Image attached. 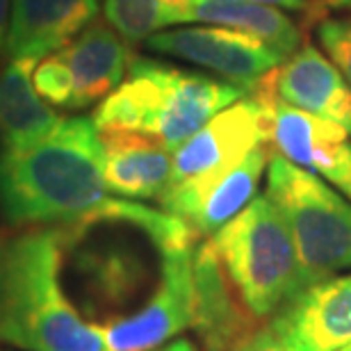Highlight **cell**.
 <instances>
[{
  "instance_id": "12",
  "label": "cell",
  "mask_w": 351,
  "mask_h": 351,
  "mask_svg": "<svg viewBox=\"0 0 351 351\" xmlns=\"http://www.w3.org/2000/svg\"><path fill=\"white\" fill-rule=\"evenodd\" d=\"M194 331L206 351H237L258 328V317L242 301L213 242L194 249Z\"/></svg>"
},
{
  "instance_id": "18",
  "label": "cell",
  "mask_w": 351,
  "mask_h": 351,
  "mask_svg": "<svg viewBox=\"0 0 351 351\" xmlns=\"http://www.w3.org/2000/svg\"><path fill=\"white\" fill-rule=\"evenodd\" d=\"M178 23H210L233 27L269 44L283 58L301 46L304 30L285 10L247 0H194L180 14Z\"/></svg>"
},
{
  "instance_id": "23",
  "label": "cell",
  "mask_w": 351,
  "mask_h": 351,
  "mask_svg": "<svg viewBox=\"0 0 351 351\" xmlns=\"http://www.w3.org/2000/svg\"><path fill=\"white\" fill-rule=\"evenodd\" d=\"M10 16H12V0H0V48L7 39L10 30Z\"/></svg>"
},
{
  "instance_id": "6",
  "label": "cell",
  "mask_w": 351,
  "mask_h": 351,
  "mask_svg": "<svg viewBox=\"0 0 351 351\" xmlns=\"http://www.w3.org/2000/svg\"><path fill=\"white\" fill-rule=\"evenodd\" d=\"M192 258L194 244L160 256V276L149 301L130 317L98 326L108 351H151L194 324Z\"/></svg>"
},
{
  "instance_id": "1",
  "label": "cell",
  "mask_w": 351,
  "mask_h": 351,
  "mask_svg": "<svg viewBox=\"0 0 351 351\" xmlns=\"http://www.w3.org/2000/svg\"><path fill=\"white\" fill-rule=\"evenodd\" d=\"M108 192L101 135L87 117L62 119L51 135L0 153V210L14 226L82 219Z\"/></svg>"
},
{
  "instance_id": "13",
  "label": "cell",
  "mask_w": 351,
  "mask_h": 351,
  "mask_svg": "<svg viewBox=\"0 0 351 351\" xmlns=\"http://www.w3.org/2000/svg\"><path fill=\"white\" fill-rule=\"evenodd\" d=\"M258 87L280 101L340 123L351 132V87L340 69L313 44H301Z\"/></svg>"
},
{
  "instance_id": "14",
  "label": "cell",
  "mask_w": 351,
  "mask_h": 351,
  "mask_svg": "<svg viewBox=\"0 0 351 351\" xmlns=\"http://www.w3.org/2000/svg\"><path fill=\"white\" fill-rule=\"evenodd\" d=\"M101 0H12L7 55L41 60L75 39L94 21Z\"/></svg>"
},
{
  "instance_id": "3",
  "label": "cell",
  "mask_w": 351,
  "mask_h": 351,
  "mask_svg": "<svg viewBox=\"0 0 351 351\" xmlns=\"http://www.w3.org/2000/svg\"><path fill=\"white\" fill-rule=\"evenodd\" d=\"M242 96L244 89L226 80L132 58L121 85L103 98L91 121L98 132H137L176 151L217 112Z\"/></svg>"
},
{
  "instance_id": "11",
  "label": "cell",
  "mask_w": 351,
  "mask_h": 351,
  "mask_svg": "<svg viewBox=\"0 0 351 351\" xmlns=\"http://www.w3.org/2000/svg\"><path fill=\"white\" fill-rule=\"evenodd\" d=\"M283 351H338L351 345V274L308 285L267 324Z\"/></svg>"
},
{
  "instance_id": "9",
  "label": "cell",
  "mask_w": 351,
  "mask_h": 351,
  "mask_svg": "<svg viewBox=\"0 0 351 351\" xmlns=\"http://www.w3.org/2000/svg\"><path fill=\"white\" fill-rule=\"evenodd\" d=\"M267 162L269 149L263 144L233 165L167 187L158 203L185 221L196 237L215 235L256 199Z\"/></svg>"
},
{
  "instance_id": "17",
  "label": "cell",
  "mask_w": 351,
  "mask_h": 351,
  "mask_svg": "<svg viewBox=\"0 0 351 351\" xmlns=\"http://www.w3.org/2000/svg\"><path fill=\"white\" fill-rule=\"evenodd\" d=\"M39 60L16 58L0 75V139L3 149H21L51 135L62 123L58 112L34 89L32 73Z\"/></svg>"
},
{
  "instance_id": "2",
  "label": "cell",
  "mask_w": 351,
  "mask_h": 351,
  "mask_svg": "<svg viewBox=\"0 0 351 351\" xmlns=\"http://www.w3.org/2000/svg\"><path fill=\"white\" fill-rule=\"evenodd\" d=\"M62 226L0 233V342L23 351H108L62 285Z\"/></svg>"
},
{
  "instance_id": "26",
  "label": "cell",
  "mask_w": 351,
  "mask_h": 351,
  "mask_svg": "<svg viewBox=\"0 0 351 351\" xmlns=\"http://www.w3.org/2000/svg\"><path fill=\"white\" fill-rule=\"evenodd\" d=\"M338 351H351V345H347V347H342V349H338Z\"/></svg>"
},
{
  "instance_id": "8",
  "label": "cell",
  "mask_w": 351,
  "mask_h": 351,
  "mask_svg": "<svg viewBox=\"0 0 351 351\" xmlns=\"http://www.w3.org/2000/svg\"><path fill=\"white\" fill-rule=\"evenodd\" d=\"M271 139L269 103L263 91L237 98L173 151L169 185L228 167Z\"/></svg>"
},
{
  "instance_id": "24",
  "label": "cell",
  "mask_w": 351,
  "mask_h": 351,
  "mask_svg": "<svg viewBox=\"0 0 351 351\" xmlns=\"http://www.w3.org/2000/svg\"><path fill=\"white\" fill-rule=\"evenodd\" d=\"M151 351H196V349H194V345L189 340H173V342H169V345L156 347Z\"/></svg>"
},
{
  "instance_id": "15",
  "label": "cell",
  "mask_w": 351,
  "mask_h": 351,
  "mask_svg": "<svg viewBox=\"0 0 351 351\" xmlns=\"http://www.w3.org/2000/svg\"><path fill=\"white\" fill-rule=\"evenodd\" d=\"M64 62L73 89V108H89L112 94L128 73L132 55L114 27L89 23L64 48L55 51Z\"/></svg>"
},
{
  "instance_id": "16",
  "label": "cell",
  "mask_w": 351,
  "mask_h": 351,
  "mask_svg": "<svg viewBox=\"0 0 351 351\" xmlns=\"http://www.w3.org/2000/svg\"><path fill=\"white\" fill-rule=\"evenodd\" d=\"M105 156V182L121 199H160L169 185L173 151L156 139L125 130L98 132Z\"/></svg>"
},
{
  "instance_id": "19",
  "label": "cell",
  "mask_w": 351,
  "mask_h": 351,
  "mask_svg": "<svg viewBox=\"0 0 351 351\" xmlns=\"http://www.w3.org/2000/svg\"><path fill=\"white\" fill-rule=\"evenodd\" d=\"M105 19L125 41H144L165 25L160 0H105Z\"/></svg>"
},
{
  "instance_id": "4",
  "label": "cell",
  "mask_w": 351,
  "mask_h": 351,
  "mask_svg": "<svg viewBox=\"0 0 351 351\" xmlns=\"http://www.w3.org/2000/svg\"><path fill=\"white\" fill-rule=\"evenodd\" d=\"M210 242L235 290L258 319L269 317L304 290L297 244L267 194L256 196Z\"/></svg>"
},
{
  "instance_id": "21",
  "label": "cell",
  "mask_w": 351,
  "mask_h": 351,
  "mask_svg": "<svg viewBox=\"0 0 351 351\" xmlns=\"http://www.w3.org/2000/svg\"><path fill=\"white\" fill-rule=\"evenodd\" d=\"M247 3H261V5L278 7V10H285V12H299V14H304L306 21H319V19H324V14H326V10H322L315 0H247Z\"/></svg>"
},
{
  "instance_id": "22",
  "label": "cell",
  "mask_w": 351,
  "mask_h": 351,
  "mask_svg": "<svg viewBox=\"0 0 351 351\" xmlns=\"http://www.w3.org/2000/svg\"><path fill=\"white\" fill-rule=\"evenodd\" d=\"M237 351H283V347L276 342V338L271 335L269 328L263 326V328H258V331L251 335Z\"/></svg>"
},
{
  "instance_id": "5",
  "label": "cell",
  "mask_w": 351,
  "mask_h": 351,
  "mask_svg": "<svg viewBox=\"0 0 351 351\" xmlns=\"http://www.w3.org/2000/svg\"><path fill=\"white\" fill-rule=\"evenodd\" d=\"M267 199L278 208L297 244L304 290L351 269V203L317 176L269 153Z\"/></svg>"
},
{
  "instance_id": "25",
  "label": "cell",
  "mask_w": 351,
  "mask_h": 351,
  "mask_svg": "<svg viewBox=\"0 0 351 351\" xmlns=\"http://www.w3.org/2000/svg\"><path fill=\"white\" fill-rule=\"evenodd\" d=\"M322 10H326V12H331V10H345V7L351 5V0H315Z\"/></svg>"
},
{
  "instance_id": "7",
  "label": "cell",
  "mask_w": 351,
  "mask_h": 351,
  "mask_svg": "<svg viewBox=\"0 0 351 351\" xmlns=\"http://www.w3.org/2000/svg\"><path fill=\"white\" fill-rule=\"evenodd\" d=\"M146 46L208 69L244 91H254L285 60L269 44L251 34L210 23L158 30L146 39Z\"/></svg>"
},
{
  "instance_id": "10",
  "label": "cell",
  "mask_w": 351,
  "mask_h": 351,
  "mask_svg": "<svg viewBox=\"0 0 351 351\" xmlns=\"http://www.w3.org/2000/svg\"><path fill=\"white\" fill-rule=\"evenodd\" d=\"M254 91L267 96L271 114L269 142L280 156L331 182L351 201V132L335 121L292 108L265 87H256Z\"/></svg>"
},
{
  "instance_id": "20",
  "label": "cell",
  "mask_w": 351,
  "mask_h": 351,
  "mask_svg": "<svg viewBox=\"0 0 351 351\" xmlns=\"http://www.w3.org/2000/svg\"><path fill=\"white\" fill-rule=\"evenodd\" d=\"M317 39L351 87V19H322Z\"/></svg>"
}]
</instances>
